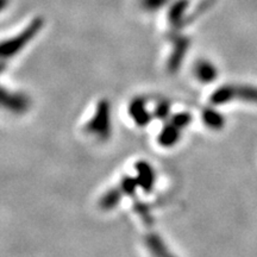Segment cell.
<instances>
[{"label": "cell", "instance_id": "obj_12", "mask_svg": "<svg viewBox=\"0 0 257 257\" xmlns=\"http://www.w3.org/2000/svg\"><path fill=\"white\" fill-rule=\"evenodd\" d=\"M119 199H120V193L118 191L108 192L107 194L102 198L101 206L106 208V210H108V208H112L113 206H115V205L118 204V201H119Z\"/></svg>", "mask_w": 257, "mask_h": 257}, {"label": "cell", "instance_id": "obj_15", "mask_svg": "<svg viewBox=\"0 0 257 257\" xmlns=\"http://www.w3.org/2000/svg\"><path fill=\"white\" fill-rule=\"evenodd\" d=\"M135 186H136V181H135V180L128 179V178H126V179L124 180V182H123V189H124L125 192L133 193L134 189H135Z\"/></svg>", "mask_w": 257, "mask_h": 257}, {"label": "cell", "instance_id": "obj_2", "mask_svg": "<svg viewBox=\"0 0 257 257\" xmlns=\"http://www.w3.org/2000/svg\"><path fill=\"white\" fill-rule=\"evenodd\" d=\"M87 130L94 133V135L100 138H106L110 135V108L107 101L99 102L94 117L89 121Z\"/></svg>", "mask_w": 257, "mask_h": 257}, {"label": "cell", "instance_id": "obj_3", "mask_svg": "<svg viewBox=\"0 0 257 257\" xmlns=\"http://www.w3.org/2000/svg\"><path fill=\"white\" fill-rule=\"evenodd\" d=\"M146 244L153 257H176L169 251L165 242L156 233L147 234Z\"/></svg>", "mask_w": 257, "mask_h": 257}, {"label": "cell", "instance_id": "obj_16", "mask_svg": "<svg viewBox=\"0 0 257 257\" xmlns=\"http://www.w3.org/2000/svg\"><path fill=\"white\" fill-rule=\"evenodd\" d=\"M168 110H169V107H168V105H166V104H161L160 106H159V108H157V115H159L160 118H165L166 115H167V113H168Z\"/></svg>", "mask_w": 257, "mask_h": 257}, {"label": "cell", "instance_id": "obj_11", "mask_svg": "<svg viewBox=\"0 0 257 257\" xmlns=\"http://www.w3.org/2000/svg\"><path fill=\"white\" fill-rule=\"evenodd\" d=\"M204 120L208 126L213 128H219L223 125V118H221V115L213 110H207L204 112Z\"/></svg>", "mask_w": 257, "mask_h": 257}, {"label": "cell", "instance_id": "obj_10", "mask_svg": "<svg viewBox=\"0 0 257 257\" xmlns=\"http://www.w3.org/2000/svg\"><path fill=\"white\" fill-rule=\"evenodd\" d=\"M138 168V173H140V179L141 181H142V184L144 187L147 189H149L152 187L153 182H154V174L152 172V168H150L149 166L147 165L146 162H142L140 163V165L137 166Z\"/></svg>", "mask_w": 257, "mask_h": 257}, {"label": "cell", "instance_id": "obj_4", "mask_svg": "<svg viewBox=\"0 0 257 257\" xmlns=\"http://www.w3.org/2000/svg\"><path fill=\"white\" fill-rule=\"evenodd\" d=\"M188 44H189V41L186 37L178 38V41H176L175 43L174 54H173L172 59H170V62H169L170 70H175L179 68V64L182 62V59H184V55L186 50H187Z\"/></svg>", "mask_w": 257, "mask_h": 257}, {"label": "cell", "instance_id": "obj_7", "mask_svg": "<svg viewBox=\"0 0 257 257\" xmlns=\"http://www.w3.org/2000/svg\"><path fill=\"white\" fill-rule=\"evenodd\" d=\"M130 113L138 125H146L148 120H149V115H148V112L146 111V106H144V102L141 99H137V100H135L131 104Z\"/></svg>", "mask_w": 257, "mask_h": 257}, {"label": "cell", "instance_id": "obj_8", "mask_svg": "<svg viewBox=\"0 0 257 257\" xmlns=\"http://www.w3.org/2000/svg\"><path fill=\"white\" fill-rule=\"evenodd\" d=\"M195 73H197L198 78L204 82L213 81V80L216 79L217 74L216 68L208 62L199 63L197 66V69H195Z\"/></svg>", "mask_w": 257, "mask_h": 257}, {"label": "cell", "instance_id": "obj_13", "mask_svg": "<svg viewBox=\"0 0 257 257\" xmlns=\"http://www.w3.org/2000/svg\"><path fill=\"white\" fill-rule=\"evenodd\" d=\"M189 120H191V117H189L187 113H181V114L175 115V117L173 118V124L176 125L178 127L180 126L182 127V126H186Z\"/></svg>", "mask_w": 257, "mask_h": 257}, {"label": "cell", "instance_id": "obj_5", "mask_svg": "<svg viewBox=\"0 0 257 257\" xmlns=\"http://www.w3.org/2000/svg\"><path fill=\"white\" fill-rule=\"evenodd\" d=\"M3 104H4V106H6L9 110L15 112H22L28 107L27 98L19 94L6 95L4 93V95H3Z\"/></svg>", "mask_w": 257, "mask_h": 257}, {"label": "cell", "instance_id": "obj_9", "mask_svg": "<svg viewBox=\"0 0 257 257\" xmlns=\"http://www.w3.org/2000/svg\"><path fill=\"white\" fill-rule=\"evenodd\" d=\"M179 140V131L178 126L174 124L167 126L165 130L161 133L160 136V143L165 147H170L175 144L176 141Z\"/></svg>", "mask_w": 257, "mask_h": 257}, {"label": "cell", "instance_id": "obj_6", "mask_svg": "<svg viewBox=\"0 0 257 257\" xmlns=\"http://www.w3.org/2000/svg\"><path fill=\"white\" fill-rule=\"evenodd\" d=\"M188 3L187 0H180V2L176 3V4L173 6L172 11L169 12V22L172 23L173 27L179 28L184 25V12L186 8H187Z\"/></svg>", "mask_w": 257, "mask_h": 257}, {"label": "cell", "instance_id": "obj_14", "mask_svg": "<svg viewBox=\"0 0 257 257\" xmlns=\"http://www.w3.org/2000/svg\"><path fill=\"white\" fill-rule=\"evenodd\" d=\"M166 2L167 0H143V4L147 9L155 10V9H159L160 6H162Z\"/></svg>", "mask_w": 257, "mask_h": 257}, {"label": "cell", "instance_id": "obj_1", "mask_svg": "<svg viewBox=\"0 0 257 257\" xmlns=\"http://www.w3.org/2000/svg\"><path fill=\"white\" fill-rule=\"evenodd\" d=\"M42 25H43L42 18H36L21 35L12 38L11 41L4 42L2 47V56L6 59V57H10L15 55L16 53H18V51L21 50L28 42H30L32 40V37H35V35L41 30Z\"/></svg>", "mask_w": 257, "mask_h": 257}]
</instances>
